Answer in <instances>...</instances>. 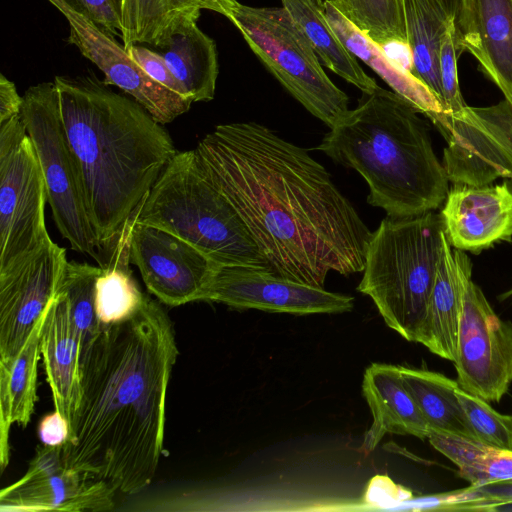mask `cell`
Returning <instances> with one entry per match:
<instances>
[{
	"label": "cell",
	"instance_id": "obj_13",
	"mask_svg": "<svg viewBox=\"0 0 512 512\" xmlns=\"http://www.w3.org/2000/svg\"><path fill=\"white\" fill-rule=\"evenodd\" d=\"M130 220V262L148 291L171 307L201 301L218 264L183 239Z\"/></svg>",
	"mask_w": 512,
	"mask_h": 512
},
{
	"label": "cell",
	"instance_id": "obj_28",
	"mask_svg": "<svg viewBox=\"0 0 512 512\" xmlns=\"http://www.w3.org/2000/svg\"><path fill=\"white\" fill-rule=\"evenodd\" d=\"M400 2L411 54L410 72L441 102L438 52L442 36L454 18L448 14L440 0Z\"/></svg>",
	"mask_w": 512,
	"mask_h": 512
},
{
	"label": "cell",
	"instance_id": "obj_27",
	"mask_svg": "<svg viewBox=\"0 0 512 512\" xmlns=\"http://www.w3.org/2000/svg\"><path fill=\"white\" fill-rule=\"evenodd\" d=\"M281 3L325 67L362 93H371L379 86L334 33L326 18L325 0H281Z\"/></svg>",
	"mask_w": 512,
	"mask_h": 512
},
{
	"label": "cell",
	"instance_id": "obj_35",
	"mask_svg": "<svg viewBox=\"0 0 512 512\" xmlns=\"http://www.w3.org/2000/svg\"><path fill=\"white\" fill-rule=\"evenodd\" d=\"M106 34L121 37V18L117 0H63Z\"/></svg>",
	"mask_w": 512,
	"mask_h": 512
},
{
	"label": "cell",
	"instance_id": "obj_14",
	"mask_svg": "<svg viewBox=\"0 0 512 512\" xmlns=\"http://www.w3.org/2000/svg\"><path fill=\"white\" fill-rule=\"evenodd\" d=\"M115 490L106 481L68 468L62 446L38 447L26 474L0 492L1 511H106Z\"/></svg>",
	"mask_w": 512,
	"mask_h": 512
},
{
	"label": "cell",
	"instance_id": "obj_21",
	"mask_svg": "<svg viewBox=\"0 0 512 512\" xmlns=\"http://www.w3.org/2000/svg\"><path fill=\"white\" fill-rule=\"evenodd\" d=\"M362 391L373 418L362 446L366 453L373 451L386 434L412 435L420 439L431 434L403 383L400 366L371 364L364 372Z\"/></svg>",
	"mask_w": 512,
	"mask_h": 512
},
{
	"label": "cell",
	"instance_id": "obj_15",
	"mask_svg": "<svg viewBox=\"0 0 512 512\" xmlns=\"http://www.w3.org/2000/svg\"><path fill=\"white\" fill-rule=\"evenodd\" d=\"M68 260L50 238L21 264L0 275V361L22 350L59 292Z\"/></svg>",
	"mask_w": 512,
	"mask_h": 512
},
{
	"label": "cell",
	"instance_id": "obj_32",
	"mask_svg": "<svg viewBox=\"0 0 512 512\" xmlns=\"http://www.w3.org/2000/svg\"><path fill=\"white\" fill-rule=\"evenodd\" d=\"M100 271V266L68 261L60 286L68 298L71 319L80 337V354L104 328L95 309V283Z\"/></svg>",
	"mask_w": 512,
	"mask_h": 512
},
{
	"label": "cell",
	"instance_id": "obj_5",
	"mask_svg": "<svg viewBox=\"0 0 512 512\" xmlns=\"http://www.w3.org/2000/svg\"><path fill=\"white\" fill-rule=\"evenodd\" d=\"M131 218L183 239L218 265L271 271L234 207L202 175L194 149L174 155Z\"/></svg>",
	"mask_w": 512,
	"mask_h": 512
},
{
	"label": "cell",
	"instance_id": "obj_29",
	"mask_svg": "<svg viewBox=\"0 0 512 512\" xmlns=\"http://www.w3.org/2000/svg\"><path fill=\"white\" fill-rule=\"evenodd\" d=\"M403 383L431 433H443L476 440L457 397V380L426 370L400 366Z\"/></svg>",
	"mask_w": 512,
	"mask_h": 512
},
{
	"label": "cell",
	"instance_id": "obj_37",
	"mask_svg": "<svg viewBox=\"0 0 512 512\" xmlns=\"http://www.w3.org/2000/svg\"><path fill=\"white\" fill-rule=\"evenodd\" d=\"M410 497L409 491L396 485L389 477L377 475L368 484L365 504L376 509L393 510L399 503Z\"/></svg>",
	"mask_w": 512,
	"mask_h": 512
},
{
	"label": "cell",
	"instance_id": "obj_31",
	"mask_svg": "<svg viewBox=\"0 0 512 512\" xmlns=\"http://www.w3.org/2000/svg\"><path fill=\"white\" fill-rule=\"evenodd\" d=\"M356 28L380 47L408 46L400 0H329Z\"/></svg>",
	"mask_w": 512,
	"mask_h": 512
},
{
	"label": "cell",
	"instance_id": "obj_40",
	"mask_svg": "<svg viewBox=\"0 0 512 512\" xmlns=\"http://www.w3.org/2000/svg\"><path fill=\"white\" fill-rule=\"evenodd\" d=\"M23 97L19 95L15 84L3 74L0 75V123L21 113Z\"/></svg>",
	"mask_w": 512,
	"mask_h": 512
},
{
	"label": "cell",
	"instance_id": "obj_2",
	"mask_svg": "<svg viewBox=\"0 0 512 512\" xmlns=\"http://www.w3.org/2000/svg\"><path fill=\"white\" fill-rule=\"evenodd\" d=\"M177 355L168 314L146 294L132 318L104 326L80 354L81 393L62 445L64 465L124 494L146 489L163 450Z\"/></svg>",
	"mask_w": 512,
	"mask_h": 512
},
{
	"label": "cell",
	"instance_id": "obj_17",
	"mask_svg": "<svg viewBox=\"0 0 512 512\" xmlns=\"http://www.w3.org/2000/svg\"><path fill=\"white\" fill-rule=\"evenodd\" d=\"M450 245L478 254L512 241V183L453 184L440 211Z\"/></svg>",
	"mask_w": 512,
	"mask_h": 512
},
{
	"label": "cell",
	"instance_id": "obj_39",
	"mask_svg": "<svg viewBox=\"0 0 512 512\" xmlns=\"http://www.w3.org/2000/svg\"><path fill=\"white\" fill-rule=\"evenodd\" d=\"M471 487L489 506V511L502 510L504 506L512 505V480Z\"/></svg>",
	"mask_w": 512,
	"mask_h": 512
},
{
	"label": "cell",
	"instance_id": "obj_24",
	"mask_svg": "<svg viewBox=\"0 0 512 512\" xmlns=\"http://www.w3.org/2000/svg\"><path fill=\"white\" fill-rule=\"evenodd\" d=\"M45 313L28 341L12 360L0 361V466L9 463V431L13 423L26 427L37 401V365Z\"/></svg>",
	"mask_w": 512,
	"mask_h": 512
},
{
	"label": "cell",
	"instance_id": "obj_4",
	"mask_svg": "<svg viewBox=\"0 0 512 512\" xmlns=\"http://www.w3.org/2000/svg\"><path fill=\"white\" fill-rule=\"evenodd\" d=\"M410 102L378 86L330 129L315 150L356 170L367 182V201L387 216L434 211L449 191L430 127Z\"/></svg>",
	"mask_w": 512,
	"mask_h": 512
},
{
	"label": "cell",
	"instance_id": "obj_8",
	"mask_svg": "<svg viewBox=\"0 0 512 512\" xmlns=\"http://www.w3.org/2000/svg\"><path fill=\"white\" fill-rule=\"evenodd\" d=\"M20 114L44 175L58 231L74 251L92 257L103 267L106 253L88 217L54 82L29 87Z\"/></svg>",
	"mask_w": 512,
	"mask_h": 512
},
{
	"label": "cell",
	"instance_id": "obj_18",
	"mask_svg": "<svg viewBox=\"0 0 512 512\" xmlns=\"http://www.w3.org/2000/svg\"><path fill=\"white\" fill-rule=\"evenodd\" d=\"M454 24L461 50L512 106V0H459Z\"/></svg>",
	"mask_w": 512,
	"mask_h": 512
},
{
	"label": "cell",
	"instance_id": "obj_3",
	"mask_svg": "<svg viewBox=\"0 0 512 512\" xmlns=\"http://www.w3.org/2000/svg\"><path fill=\"white\" fill-rule=\"evenodd\" d=\"M53 82L88 217L107 255L178 151L142 105L97 78L56 76Z\"/></svg>",
	"mask_w": 512,
	"mask_h": 512
},
{
	"label": "cell",
	"instance_id": "obj_30",
	"mask_svg": "<svg viewBox=\"0 0 512 512\" xmlns=\"http://www.w3.org/2000/svg\"><path fill=\"white\" fill-rule=\"evenodd\" d=\"M428 440L457 466L458 475L470 485L512 480V451L443 433H431Z\"/></svg>",
	"mask_w": 512,
	"mask_h": 512
},
{
	"label": "cell",
	"instance_id": "obj_25",
	"mask_svg": "<svg viewBox=\"0 0 512 512\" xmlns=\"http://www.w3.org/2000/svg\"><path fill=\"white\" fill-rule=\"evenodd\" d=\"M156 51L193 103L214 98L219 73L217 49L197 22L182 27Z\"/></svg>",
	"mask_w": 512,
	"mask_h": 512
},
{
	"label": "cell",
	"instance_id": "obj_36",
	"mask_svg": "<svg viewBox=\"0 0 512 512\" xmlns=\"http://www.w3.org/2000/svg\"><path fill=\"white\" fill-rule=\"evenodd\" d=\"M126 50L131 59L153 80L189 99L181 83L173 75L163 57L156 50L142 44H132Z\"/></svg>",
	"mask_w": 512,
	"mask_h": 512
},
{
	"label": "cell",
	"instance_id": "obj_11",
	"mask_svg": "<svg viewBox=\"0 0 512 512\" xmlns=\"http://www.w3.org/2000/svg\"><path fill=\"white\" fill-rule=\"evenodd\" d=\"M461 389L499 402L512 382V323L502 320L483 291L470 281L453 361Z\"/></svg>",
	"mask_w": 512,
	"mask_h": 512
},
{
	"label": "cell",
	"instance_id": "obj_16",
	"mask_svg": "<svg viewBox=\"0 0 512 512\" xmlns=\"http://www.w3.org/2000/svg\"><path fill=\"white\" fill-rule=\"evenodd\" d=\"M69 23L68 41L105 75L104 83L130 95L160 124L172 122L193 103L148 76L126 48L94 23L72 10L63 0H48Z\"/></svg>",
	"mask_w": 512,
	"mask_h": 512
},
{
	"label": "cell",
	"instance_id": "obj_6",
	"mask_svg": "<svg viewBox=\"0 0 512 512\" xmlns=\"http://www.w3.org/2000/svg\"><path fill=\"white\" fill-rule=\"evenodd\" d=\"M440 214L384 218L372 232L358 290L369 296L386 325L417 342L443 251Z\"/></svg>",
	"mask_w": 512,
	"mask_h": 512
},
{
	"label": "cell",
	"instance_id": "obj_20",
	"mask_svg": "<svg viewBox=\"0 0 512 512\" xmlns=\"http://www.w3.org/2000/svg\"><path fill=\"white\" fill-rule=\"evenodd\" d=\"M40 352L55 410L69 422L80 399V337L71 319L66 294L59 292L46 309Z\"/></svg>",
	"mask_w": 512,
	"mask_h": 512
},
{
	"label": "cell",
	"instance_id": "obj_10",
	"mask_svg": "<svg viewBox=\"0 0 512 512\" xmlns=\"http://www.w3.org/2000/svg\"><path fill=\"white\" fill-rule=\"evenodd\" d=\"M446 141L442 164L449 182L483 186L512 180V106L505 99L486 107L466 106L437 127Z\"/></svg>",
	"mask_w": 512,
	"mask_h": 512
},
{
	"label": "cell",
	"instance_id": "obj_9",
	"mask_svg": "<svg viewBox=\"0 0 512 512\" xmlns=\"http://www.w3.org/2000/svg\"><path fill=\"white\" fill-rule=\"evenodd\" d=\"M44 175L21 114L0 123V275L50 239Z\"/></svg>",
	"mask_w": 512,
	"mask_h": 512
},
{
	"label": "cell",
	"instance_id": "obj_23",
	"mask_svg": "<svg viewBox=\"0 0 512 512\" xmlns=\"http://www.w3.org/2000/svg\"><path fill=\"white\" fill-rule=\"evenodd\" d=\"M326 18L336 36L392 90L410 102L437 127L446 114L435 94L410 71L392 61L383 49L347 20L329 0H325Z\"/></svg>",
	"mask_w": 512,
	"mask_h": 512
},
{
	"label": "cell",
	"instance_id": "obj_38",
	"mask_svg": "<svg viewBox=\"0 0 512 512\" xmlns=\"http://www.w3.org/2000/svg\"><path fill=\"white\" fill-rule=\"evenodd\" d=\"M70 434L69 421L57 410L44 416L38 425V436L43 445L62 446Z\"/></svg>",
	"mask_w": 512,
	"mask_h": 512
},
{
	"label": "cell",
	"instance_id": "obj_12",
	"mask_svg": "<svg viewBox=\"0 0 512 512\" xmlns=\"http://www.w3.org/2000/svg\"><path fill=\"white\" fill-rule=\"evenodd\" d=\"M201 301L295 315L343 313L354 307V298L349 295L299 283L265 269L224 265L215 269Z\"/></svg>",
	"mask_w": 512,
	"mask_h": 512
},
{
	"label": "cell",
	"instance_id": "obj_41",
	"mask_svg": "<svg viewBox=\"0 0 512 512\" xmlns=\"http://www.w3.org/2000/svg\"><path fill=\"white\" fill-rule=\"evenodd\" d=\"M448 14L455 19L459 0H440Z\"/></svg>",
	"mask_w": 512,
	"mask_h": 512
},
{
	"label": "cell",
	"instance_id": "obj_22",
	"mask_svg": "<svg viewBox=\"0 0 512 512\" xmlns=\"http://www.w3.org/2000/svg\"><path fill=\"white\" fill-rule=\"evenodd\" d=\"M121 39L132 44L161 47L182 27L197 22L201 10L227 16L235 0H117Z\"/></svg>",
	"mask_w": 512,
	"mask_h": 512
},
{
	"label": "cell",
	"instance_id": "obj_34",
	"mask_svg": "<svg viewBox=\"0 0 512 512\" xmlns=\"http://www.w3.org/2000/svg\"><path fill=\"white\" fill-rule=\"evenodd\" d=\"M462 52L453 20L442 36L438 52L441 102L447 115H456L467 106L461 94L457 69V61Z\"/></svg>",
	"mask_w": 512,
	"mask_h": 512
},
{
	"label": "cell",
	"instance_id": "obj_19",
	"mask_svg": "<svg viewBox=\"0 0 512 512\" xmlns=\"http://www.w3.org/2000/svg\"><path fill=\"white\" fill-rule=\"evenodd\" d=\"M472 280V263L465 251L444 238L443 251L417 343L449 361L456 356L464 299Z\"/></svg>",
	"mask_w": 512,
	"mask_h": 512
},
{
	"label": "cell",
	"instance_id": "obj_33",
	"mask_svg": "<svg viewBox=\"0 0 512 512\" xmlns=\"http://www.w3.org/2000/svg\"><path fill=\"white\" fill-rule=\"evenodd\" d=\"M456 394L476 440L493 448L512 451V415L497 412L489 402L460 387Z\"/></svg>",
	"mask_w": 512,
	"mask_h": 512
},
{
	"label": "cell",
	"instance_id": "obj_7",
	"mask_svg": "<svg viewBox=\"0 0 512 512\" xmlns=\"http://www.w3.org/2000/svg\"><path fill=\"white\" fill-rule=\"evenodd\" d=\"M279 83L330 129L350 111L348 96L324 71L300 27L284 7L234 1L226 16Z\"/></svg>",
	"mask_w": 512,
	"mask_h": 512
},
{
	"label": "cell",
	"instance_id": "obj_26",
	"mask_svg": "<svg viewBox=\"0 0 512 512\" xmlns=\"http://www.w3.org/2000/svg\"><path fill=\"white\" fill-rule=\"evenodd\" d=\"M130 235L129 219L109 249L106 264L95 283V309L99 322L109 326L125 322L132 318L141 308L145 294L130 269Z\"/></svg>",
	"mask_w": 512,
	"mask_h": 512
},
{
	"label": "cell",
	"instance_id": "obj_1",
	"mask_svg": "<svg viewBox=\"0 0 512 512\" xmlns=\"http://www.w3.org/2000/svg\"><path fill=\"white\" fill-rule=\"evenodd\" d=\"M271 271L324 287L330 271L363 272L372 232L305 149L256 122L217 125L194 149Z\"/></svg>",
	"mask_w": 512,
	"mask_h": 512
}]
</instances>
